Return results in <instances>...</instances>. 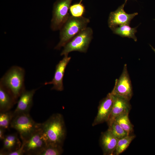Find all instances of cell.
<instances>
[{
	"instance_id": "1",
	"label": "cell",
	"mask_w": 155,
	"mask_h": 155,
	"mask_svg": "<svg viewBox=\"0 0 155 155\" xmlns=\"http://www.w3.org/2000/svg\"><path fill=\"white\" fill-rule=\"evenodd\" d=\"M40 127L46 146H62L66 131L62 115L58 113L53 115L45 121L40 123Z\"/></svg>"
},
{
	"instance_id": "2",
	"label": "cell",
	"mask_w": 155,
	"mask_h": 155,
	"mask_svg": "<svg viewBox=\"0 0 155 155\" xmlns=\"http://www.w3.org/2000/svg\"><path fill=\"white\" fill-rule=\"evenodd\" d=\"M90 19L83 16L75 17L71 15L60 30V40L55 49L59 50L75 36L87 27Z\"/></svg>"
},
{
	"instance_id": "3",
	"label": "cell",
	"mask_w": 155,
	"mask_h": 155,
	"mask_svg": "<svg viewBox=\"0 0 155 155\" xmlns=\"http://www.w3.org/2000/svg\"><path fill=\"white\" fill-rule=\"evenodd\" d=\"M24 69L18 66L12 67L0 80V84L8 90L17 101L25 90Z\"/></svg>"
},
{
	"instance_id": "4",
	"label": "cell",
	"mask_w": 155,
	"mask_h": 155,
	"mask_svg": "<svg viewBox=\"0 0 155 155\" xmlns=\"http://www.w3.org/2000/svg\"><path fill=\"white\" fill-rule=\"evenodd\" d=\"M92 29L87 27L69 40L63 47L61 55L65 56L72 51L86 53L93 37Z\"/></svg>"
},
{
	"instance_id": "5",
	"label": "cell",
	"mask_w": 155,
	"mask_h": 155,
	"mask_svg": "<svg viewBox=\"0 0 155 155\" xmlns=\"http://www.w3.org/2000/svg\"><path fill=\"white\" fill-rule=\"evenodd\" d=\"M40 124L36 123L29 113H23L13 117L10 125L18 132L21 139L26 140L40 128Z\"/></svg>"
},
{
	"instance_id": "6",
	"label": "cell",
	"mask_w": 155,
	"mask_h": 155,
	"mask_svg": "<svg viewBox=\"0 0 155 155\" xmlns=\"http://www.w3.org/2000/svg\"><path fill=\"white\" fill-rule=\"evenodd\" d=\"M73 0H57L54 3L50 27L53 31L59 30L70 15L68 12Z\"/></svg>"
},
{
	"instance_id": "7",
	"label": "cell",
	"mask_w": 155,
	"mask_h": 155,
	"mask_svg": "<svg viewBox=\"0 0 155 155\" xmlns=\"http://www.w3.org/2000/svg\"><path fill=\"white\" fill-rule=\"evenodd\" d=\"M111 92L115 96L122 97L128 100L131 99L133 95V89L126 64L124 65L119 78L116 80Z\"/></svg>"
},
{
	"instance_id": "8",
	"label": "cell",
	"mask_w": 155,
	"mask_h": 155,
	"mask_svg": "<svg viewBox=\"0 0 155 155\" xmlns=\"http://www.w3.org/2000/svg\"><path fill=\"white\" fill-rule=\"evenodd\" d=\"M114 95L111 92L100 101L97 115L92 126H94L108 121L111 114L113 106Z\"/></svg>"
},
{
	"instance_id": "9",
	"label": "cell",
	"mask_w": 155,
	"mask_h": 155,
	"mask_svg": "<svg viewBox=\"0 0 155 155\" xmlns=\"http://www.w3.org/2000/svg\"><path fill=\"white\" fill-rule=\"evenodd\" d=\"M24 140V150L26 154L37 155L46 146L40 127L26 140Z\"/></svg>"
},
{
	"instance_id": "10",
	"label": "cell",
	"mask_w": 155,
	"mask_h": 155,
	"mask_svg": "<svg viewBox=\"0 0 155 155\" xmlns=\"http://www.w3.org/2000/svg\"><path fill=\"white\" fill-rule=\"evenodd\" d=\"M125 4L124 3L115 11L110 13L108 20V24L109 27L111 29L123 25H129L131 20L138 15L137 12L132 14H128L126 12L124 9Z\"/></svg>"
},
{
	"instance_id": "11",
	"label": "cell",
	"mask_w": 155,
	"mask_h": 155,
	"mask_svg": "<svg viewBox=\"0 0 155 155\" xmlns=\"http://www.w3.org/2000/svg\"><path fill=\"white\" fill-rule=\"evenodd\" d=\"M71 57L68 55L64 56L63 58L56 65L55 74L52 80L44 83L45 85L53 84L52 90L61 91L63 90L64 87L63 80L67 65L69 62Z\"/></svg>"
},
{
	"instance_id": "12",
	"label": "cell",
	"mask_w": 155,
	"mask_h": 155,
	"mask_svg": "<svg viewBox=\"0 0 155 155\" xmlns=\"http://www.w3.org/2000/svg\"><path fill=\"white\" fill-rule=\"evenodd\" d=\"M129 101L122 97L114 95L112 112L107 121L108 127L117 117L124 114L129 113L131 108Z\"/></svg>"
},
{
	"instance_id": "13",
	"label": "cell",
	"mask_w": 155,
	"mask_h": 155,
	"mask_svg": "<svg viewBox=\"0 0 155 155\" xmlns=\"http://www.w3.org/2000/svg\"><path fill=\"white\" fill-rule=\"evenodd\" d=\"M36 90H25L22 92L19 97L17 106L13 112V117L21 114L29 113L33 104V96Z\"/></svg>"
},
{
	"instance_id": "14",
	"label": "cell",
	"mask_w": 155,
	"mask_h": 155,
	"mask_svg": "<svg viewBox=\"0 0 155 155\" xmlns=\"http://www.w3.org/2000/svg\"><path fill=\"white\" fill-rule=\"evenodd\" d=\"M118 140L108 129L102 133L100 143L103 154L114 155Z\"/></svg>"
},
{
	"instance_id": "15",
	"label": "cell",
	"mask_w": 155,
	"mask_h": 155,
	"mask_svg": "<svg viewBox=\"0 0 155 155\" xmlns=\"http://www.w3.org/2000/svg\"><path fill=\"white\" fill-rule=\"evenodd\" d=\"M11 93L0 84V110L1 112L9 111L17 102Z\"/></svg>"
},
{
	"instance_id": "16",
	"label": "cell",
	"mask_w": 155,
	"mask_h": 155,
	"mask_svg": "<svg viewBox=\"0 0 155 155\" xmlns=\"http://www.w3.org/2000/svg\"><path fill=\"white\" fill-rule=\"evenodd\" d=\"M3 146L0 151V155H4L19 149L22 144L16 133L5 135L3 140Z\"/></svg>"
},
{
	"instance_id": "17",
	"label": "cell",
	"mask_w": 155,
	"mask_h": 155,
	"mask_svg": "<svg viewBox=\"0 0 155 155\" xmlns=\"http://www.w3.org/2000/svg\"><path fill=\"white\" fill-rule=\"evenodd\" d=\"M137 27L131 28L128 25H123L115 27L111 29L113 33L123 37H127L133 39L135 41L137 39L135 36L137 32Z\"/></svg>"
},
{
	"instance_id": "18",
	"label": "cell",
	"mask_w": 155,
	"mask_h": 155,
	"mask_svg": "<svg viewBox=\"0 0 155 155\" xmlns=\"http://www.w3.org/2000/svg\"><path fill=\"white\" fill-rule=\"evenodd\" d=\"M129 114L126 113L120 115L114 120L129 135L133 131V126L129 120Z\"/></svg>"
},
{
	"instance_id": "19",
	"label": "cell",
	"mask_w": 155,
	"mask_h": 155,
	"mask_svg": "<svg viewBox=\"0 0 155 155\" xmlns=\"http://www.w3.org/2000/svg\"><path fill=\"white\" fill-rule=\"evenodd\" d=\"M135 137V135H129L119 140L115 152V154L119 155L123 152L128 147Z\"/></svg>"
},
{
	"instance_id": "20",
	"label": "cell",
	"mask_w": 155,
	"mask_h": 155,
	"mask_svg": "<svg viewBox=\"0 0 155 155\" xmlns=\"http://www.w3.org/2000/svg\"><path fill=\"white\" fill-rule=\"evenodd\" d=\"M118 139H120L129 135L115 120L108 129Z\"/></svg>"
},
{
	"instance_id": "21",
	"label": "cell",
	"mask_w": 155,
	"mask_h": 155,
	"mask_svg": "<svg viewBox=\"0 0 155 155\" xmlns=\"http://www.w3.org/2000/svg\"><path fill=\"white\" fill-rule=\"evenodd\" d=\"M63 151L62 146L49 145L46 146L37 155H60Z\"/></svg>"
},
{
	"instance_id": "22",
	"label": "cell",
	"mask_w": 155,
	"mask_h": 155,
	"mask_svg": "<svg viewBox=\"0 0 155 155\" xmlns=\"http://www.w3.org/2000/svg\"><path fill=\"white\" fill-rule=\"evenodd\" d=\"M82 0H80V2L71 5L69 8V11L71 15L75 17L83 16L85 11L84 6L82 3Z\"/></svg>"
},
{
	"instance_id": "23",
	"label": "cell",
	"mask_w": 155,
	"mask_h": 155,
	"mask_svg": "<svg viewBox=\"0 0 155 155\" xmlns=\"http://www.w3.org/2000/svg\"><path fill=\"white\" fill-rule=\"evenodd\" d=\"M13 117V113L9 111L0 112V127L7 129Z\"/></svg>"
},
{
	"instance_id": "24",
	"label": "cell",
	"mask_w": 155,
	"mask_h": 155,
	"mask_svg": "<svg viewBox=\"0 0 155 155\" xmlns=\"http://www.w3.org/2000/svg\"><path fill=\"white\" fill-rule=\"evenodd\" d=\"M22 142L20 148L14 151L7 153L5 155H22L25 154L24 148L25 140L22 139Z\"/></svg>"
},
{
	"instance_id": "25",
	"label": "cell",
	"mask_w": 155,
	"mask_h": 155,
	"mask_svg": "<svg viewBox=\"0 0 155 155\" xmlns=\"http://www.w3.org/2000/svg\"><path fill=\"white\" fill-rule=\"evenodd\" d=\"M5 129L0 127V140H3L5 135Z\"/></svg>"
},
{
	"instance_id": "26",
	"label": "cell",
	"mask_w": 155,
	"mask_h": 155,
	"mask_svg": "<svg viewBox=\"0 0 155 155\" xmlns=\"http://www.w3.org/2000/svg\"><path fill=\"white\" fill-rule=\"evenodd\" d=\"M150 46L151 47L153 51L155 53V48H154L151 45H150Z\"/></svg>"
},
{
	"instance_id": "27",
	"label": "cell",
	"mask_w": 155,
	"mask_h": 155,
	"mask_svg": "<svg viewBox=\"0 0 155 155\" xmlns=\"http://www.w3.org/2000/svg\"><path fill=\"white\" fill-rule=\"evenodd\" d=\"M128 0H125V3H126V2Z\"/></svg>"
}]
</instances>
